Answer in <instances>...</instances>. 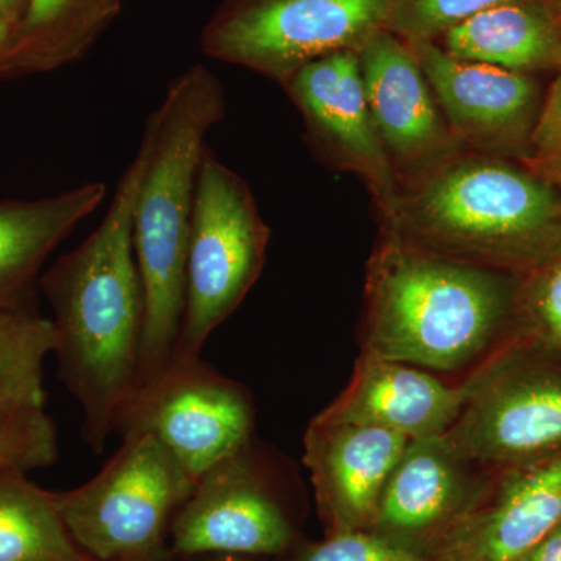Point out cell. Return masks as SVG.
<instances>
[{
  "mask_svg": "<svg viewBox=\"0 0 561 561\" xmlns=\"http://www.w3.org/2000/svg\"><path fill=\"white\" fill-rule=\"evenodd\" d=\"M397 0H225L202 33L208 57L287 83L309 62L389 31Z\"/></svg>",
  "mask_w": 561,
  "mask_h": 561,
  "instance_id": "cell-8",
  "label": "cell"
},
{
  "mask_svg": "<svg viewBox=\"0 0 561 561\" xmlns=\"http://www.w3.org/2000/svg\"><path fill=\"white\" fill-rule=\"evenodd\" d=\"M454 451L486 474L561 456V364L519 337L471 376V393L446 432Z\"/></svg>",
  "mask_w": 561,
  "mask_h": 561,
  "instance_id": "cell-7",
  "label": "cell"
},
{
  "mask_svg": "<svg viewBox=\"0 0 561 561\" xmlns=\"http://www.w3.org/2000/svg\"><path fill=\"white\" fill-rule=\"evenodd\" d=\"M561 523V456L502 472L430 556L435 561H524Z\"/></svg>",
  "mask_w": 561,
  "mask_h": 561,
  "instance_id": "cell-16",
  "label": "cell"
},
{
  "mask_svg": "<svg viewBox=\"0 0 561 561\" xmlns=\"http://www.w3.org/2000/svg\"><path fill=\"white\" fill-rule=\"evenodd\" d=\"M357 54L368 108L398 180L400 173L401 181L411 180L463 150L408 41L383 31Z\"/></svg>",
  "mask_w": 561,
  "mask_h": 561,
  "instance_id": "cell-12",
  "label": "cell"
},
{
  "mask_svg": "<svg viewBox=\"0 0 561 561\" xmlns=\"http://www.w3.org/2000/svg\"><path fill=\"white\" fill-rule=\"evenodd\" d=\"M524 561H561V523L535 546Z\"/></svg>",
  "mask_w": 561,
  "mask_h": 561,
  "instance_id": "cell-28",
  "label": "cell"
},
{
  "mask_svg": "<svg viewBox=\"0 0 561 561\" xmlns=\"http://www.w3.org/2000/svg\"><path fill=\"white\" fill-rule=\"evenodd\" d=\"M559 10H560V14H561V7H559Z\"/></svg>",
  "mask_w": 561,
  "mask_h": 561,
  "instance_id": "cell-34",
  "label": "cell"
},
{
  "mask_svg": "<svg viewBox=\"0 0 561 561\" xmlns=\"http://www.w3.org/2000/svg\"><path fill=\"white\" fill-rule=\"evenodd\" d=\"M284 561H435L430 553L405 548L371 530L328 534L323 541L301 546Z\"/></svg>",
  "mask_w": 561,
  "mask_h": 561,
  "instance_id": "cell-26",
  "label": "cell"
},
{
  "mask_svg": "<svg viewBox=\"0 0 561 561\" xmlns=\"http://www.w3.org/2000/svg\"><path fill=\"white\" fill-rule=\"evenodd\" d=\"M169 535L181 557H275L295 542L278 482L251 440L203 472Z\"/></svg>",
  "mask_w": 561,
  "mask_h": 561,
  "instance_id": "cell-10",
  "label": "cell"
},
{
  "mask_svg": "<svg viewBox=\"0 0 561 561\" xmlns=\"http://www.w3.org/2000/svg\"><path fill=\"white\" fill-rule=\"evenodd\" d=\"M409 44L463 150L491 157L523 138L537 99L529 77L485 62L460 60L435 41Z\"/></svg>",
  "mask_w": 561,
  "mask_h": 561,
  "instance_id": "cell-14",
  "label": "cell"
},
{
  "mask_svg": "<svg viewBox=\"0 0 561 561\" xmlns=\"http://www.w3.org/2000/svg\"><path fill=\"white\" fill-rule=\"evenodd\" d=\"M409 438L365 426L313 419L305 435V460L328 534L368 530L383 486Z\"/></svg>",
  "mask_w": 561,
  "mask_h": 561,
  "instance_id": "cell-15",
  "label": "cell"
},
{
  "mask_svg": "<svg viewBox=\"0 0 561 561\" xmlns=\"http://www.w3.org/2000/svg\"><path fill=\"white\" fill-rule=\"evenodd\" d=\"M122 0H28L20 22L28 50L22 65L50 66L83 57L111 21Z\"/></svg>",
  "mask_w": 561,
  "mask_h": 561,
  "instance_id": "cell-21",
  "label": "cell"
},
{
  "mask_svg": "<svg viewBox=\"0 0 561 561\" xmlns=\"http://www.w3.org/2000/svg\"><path fill=\"white\" fill-rule=\"evenodd\" d=\"M522 0H397L389 31L408 43L434 41L474 14Z\"/></svg>",
  "mask_w": 561,
  "mask_h": 561,
  "instance_id": "cell-25",
  "label": "cell"
},
{
  "mask_svg": "<svg viewBox=\"0 0 561 561\" xmlns=\"http://www.w3.org/2000/svg\"><path fill=\"white\" fill-rule=\"evenodd\" d=\"M87 561H98V560H91V559H88Z\"/></svg>",
  "mask_w": 561,
  "mask_h": 561,
  "instance_id": "cell-33",
  "label": "cell"
},
{
  "mask_svg": "<svg viewBox=\"0 0 561 561\" xmlns=\"http://www.w3.org/2000/svg\"><path fill=\"white\" fill-rule=\"evenodd\" d=\"M527 161L538 179L561 187V72L531 128Z\"/></svg>",
  "mask_w": 561,
  "mask_h": 561,
  "instance_id": "cell-27",
  "label": "cell"
},
{
  "mask_svg": "<svg viewBox=\"0 0 561 561\" xmlns=\"http://www.w3.org/2000/svg\"><path fill=\"white\" fill-rule=\"evenodd\" d=\"M267 225L249 184L206 147L198 171L186 262V300L173 359L201 357L260 278Z\"/></svg>",
  "mask_w": 561,
  "mask_h": 561,
  "instance_id": "cell-6",
  "label": "cell"
},
{
  "mask_svg": "<svg viewBox=\"0 0 561 561\" xmlns=\"http://www.w3.org/2000/svg\"><path fill=\"white\" fill-rule=\"evenodd\" d=\"M227 113L220 80L194 65L172 81L147 119V165L133 213V245L144 298L138 383L173 359L186 300V262L195 190L206 138Z\"/></svg>",
  "mask_w": 561,
  "mask_h": 561,
  "instance_id": "cell-2",
  "label": "cell"
},
{
  "mask_svg": "<svg viewBox=\"0 0 561 561\" xmlns=\"http://www.w3.org/2000/svg\"><path fill=\"white\" fill-rule=\"evenodd\" d=\"M362 354L453 371L497 342L512 312L501 272L446 260L383 230L365 283Z\"/></svg>",
  "mask_w": 561,
  "mask_h": 561,
  "instance_id": "cell-4",
  "label": "cell"
},
{
  "mask_svg": "<svg viewBox=\"0 0 561 561\" xmlns=\"http://www.w3.org/2000/svg\"><path fill=\"white\" fill-rule=\"evenodd\" d=\"M195 481L160 442L128 435L94 478L51 493L81 552L98 561H160Z\"/></svg>",
  "mask_w": 561,
  "mask_h": 561,
  "instance_id": "cell-5",
  "label": "cell"
},
{
  "mask_svg": "<svg viewBox=\"0 0 561 561\" xmlns=\"http://www.w3.org/2000/svg\"><path fill=\"white\" fill-rule=\"evenodd\" d=\"M28 0H0V11L16 27L21 22L22 10L27 9Z\"/></svg>",
  "mask_w": 561,
  "mask_h": 561,
  "instance_id": "cell-29",
  "label": "cell"
},
{
  "mask_svg": "<svg viewBox=\"0 0 561 561\" xmlns=\"http://www.w3.org/2000/svg\"><path fill=\"white\" fill-rule=\"evenodd\" d=\"M470 393L471 378L448 386L419 367L360 354L348 387L317 419L382 427L419 440L451 430Z\"/></svg>",
  "mask_w": 561,
  "mask_h": 561,
  "instance_id": "cell-17",
  "label": "cell"
},
{
  "mask_svg": "<svg viewBox=\"0 0 561 561\" xmlns=\"http://www.w3.org/2000/svg\"><path fill=\"white\" fill-rule=\"evenodd\" d=\"M254 409L241 383L201 357L172 359L138 383L116 413L113 434H146L194 479L251 440Z\"/></svg>",
  "mask_w": 561,
  "mask_h": 561,
  "instance_id": "cell-9",
  "label": "cell"
},
{
  "mask_svg": "<svg viewBox=\"0 0 561 561\" xmlns=\"http://www.w3.org/2000/svg\"><path fill=\"white\" fill-rule=\"evenodd\" d=\"M383 230L461 264L535 271L561 249V205L538 176L461 150L401 181Z\"/></svg>",
  "mask_w": 561,
  "mask_h": 561,
  "instance_id": "cell-3",
  "label": "cell"
},
{
  "mask_svg": "<svg viewBox=\"0 0 561 561\" xmlns=\"http://www.w3.org/2000/svg\"><path fill=\"white\" fill-rule=\"evenodd\" d=\"M72 540L51 491L27 474H0V561H87Z\"/></svg>",
  "mask_w": 561,
  "mask_h": 561,
  "instance_id": "cell-20",
  "label": "cell"
},
{
  "mask_svg": "<svg viewBox=\"0 0 561 561\" xmlns=\"http://www.w3.org/2000/svg\"><path fill=\"white\" fill-rule=\"evenodd\" d=\"M522 306L526 324L522 339L561 364V249L535 268Z\"/></svg>",
  "mask_w": 561,
  "mask_h": 561,
  "instance_id": "cell-24",
  "label": "cell"
},
{
  "mask_svg": "<svg viewBox=\"0 0 561 561\" xmlns=\"http://www.w3.org/2000/svg\"><path fill=\"white\" fill-rule=\"evenodd\" d=\"M55 328L28 309H0V408L44 409V360Z\"/></svg>",
  "mask_w": 561,
  "mask_h": 561,
  "instance_id": "cell-22",
  "label": "cell"
},
{
  "mask_svg": "<svg viewBox=\"0 0 561 561\" xmlns=\"http://www.w3.org/2000/svg\"><path fill=\"white\" fill-rule=\"evenodd\" d=\"M283 88L300 111L313 150L334 168L356 173L386 217L400 183L368 108L359 54L339 51L309 62Z\"/></svg>",
  "mask_w": 561,
  "mask_h": 561,
  "instance_id": "cell-11",
  "label": "cell"
},
{
  "mask_svg": "<svg viewBox=\"0 0 561 561\" xmlns=\"http://www.w3.org/2000/svg\"><path fill=\"white\" fill-rule=\"evenodd\" d=\"M14 35V25L7 20L5 14L0 11V58L3 57L10 47L11 39Z\"/></svg>",
  "mask_w": 561,
  "mask_h": 561,
  "instance_id": "cell-30",
  "label": "cell"
},
{
  "mask_svg": "<svg viewBox=\"0 0 561 561\" xmlns=\"http://www.w3.org/2000/svg\"><path fill=\"white\" fill-rule=\"evenodd\" d=\"M147 165V144L122 173L101 225L44 273L54 312L58 373L83 411V440L102 454L122 404L138 386L146 298L133 213Z\"/></svg>",
  "mask_w": 561,
  "mask_h": 561,
  "instance_id": "cell-1",
  "label": "cell"
},
{
  "mask_svg": "<svg viewBox=\"0 0 561 561\" xmlns=\"http://www.w3.org/2000/svg\"><path fill=\"white\" fill-rule=\"evenodd\" d=\"M491 485V476L454 451L445 435L411 440L383 486L368 530L430 553Z\"/></svg>",
  "mask_w": 561,
  "mask_h": 561,
  "instance_id": "cell-13",
  "label": "cell"
},
{
  "mask_svg": "<svg viewBox=\"0 0 561 561\" xmlns=\"http://www.w3.org/2000/svg\"><path fill=\"white\" fill-rule=\"evenodd\" d=\"M105 197V183L95 181L41 201L0 202V309H25L51 251Z\"/></svg>",
  "mask_w": 561,
  "mask_h": 561,
  "instance_id": "cell-18",
  "label": "cell"
},
{
  "mask_svg": "<svg viewBox=\"0 0 561 561\" xmlns=\"http://www.w3.org/2000/svg\"><path fill=\"white\" fill-rule=\"evenodd\" d=\"M553 2H556L557 5L561 7V0H553Z\"/></svg>",
  "mask_w": 561,
  "mask_h": 561,
  "instance_id": "cell-31",
  "label": "cell"
},
{
  "mask_svg": "<svg viewBox=\"0 0 561 561\" xmlns=\"http://www.w3.org/2000/svg\"><path fill=\"white\" fill-rule=\"evenodd\" d=\"M225 561H236V560L227 559V560H225Z\"/></svg>",
  "mask_w": 561,
  "mask_h": 561,
  "instance_id": "cell-32",
  "label": "cell"
},
{
  "mask_svg": "<svg viewBox=\"0 0 561 561\" xmlns=\"http://www.w3.org/2000/svg\"><path fill=\"white\" fill-rule=\"evenodd\" d=\"M443 49L460 60L515 72L561 66V14L541 0L504 3L443 33Z\"/></svg>",
  "mask_w": 561,
  "mask_h": 561,
  "instance_id": "cell-19",
  "label": "cell"
},
{
  "mask_svg": "<svg viewBox=\"0 0 561 561\" xmlns=\"http://www.w3.org/2000/svg\"><path fill=\"white\" fill-rule=\"evenodd\" d=\"M57 456V427L46 408H0V474H27L50 467Z\"/></svg>",
  "mask_w": 561,
  "mask_h": 561,
  "instance_id": "cell-23",
  "label": "cell"
}]
</instances>
